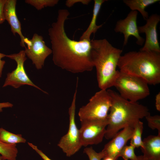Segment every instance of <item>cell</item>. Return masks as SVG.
Masks as SVG:
<instances>
[{"label": "cell", "mask_w": 160, "mask_h": 160, "mask_svg": "<svg viewBox=\"0 0 160 160\" xmlns=\"http://www.w3.org/2000/svg\"><path fill=\"white\" fill-rule=\"evenodd\" d=\"M143 123L139 121L134 126V130L130 139V145L135 148H142L143 143L142 139V135L143 130Z\"/></svg>", "instance_id": "cell-20"}, {"label": "cell", "mask_w": 160, "mask_h": 160, "mask_svg": "<svg viewBox=\"0 0 160 160\" xmlns=\"http://www.w3.org/2000/svg\"><path fill=\"white\" fill-rule=\"evenodd\" d=\"M148 84L140 77L118 71L113 86L124 99L137 102L150 94Z\"/></svg>", "instance_id": "cell-5"}, {"label": "cell", "mask_w": 160, "mask_h": 160, "mask_svg": "<svg viewBox=\"0 0 160 160\" xmlns=\"http://www.w3.org/2000/svg\"><path fill=\"white\" fill-rule=\"evenodd\" d=\"M117 67L120 71L140 77L148 84L160 83V53L131 51L121 56Z\"/></svg>", "instance_id": "cell-4"}, {"label": "cell", "mask_w": 160, "mask_h": 160, "mask_svg": "<svg viewBox=\"0 0 160 160\" xmlns=\"http://www.w3.org/2000/svg\"><path fill=\"white\" fill-rule=\"evenodd\" d=\"M91 1L90 0H67L65 1V4L67 7H70L76 3H81L84 5H87Z\"/></svg>", "instance_id": "cell-25"}, {"label": "cell", "mask_w": 160, "mask_h": 160, "mask_svg": "<svg viewBox=\"0 0 160 160\" xmlns=\"http://www.w3.org/2000/svg\"><path fill=\"white\" fill-rule=\"evenodd\" d=\"M149 127L152 130L156 129L160 133V116L159 115L151 116L149 115L145 117Z\"/></svg>", "instance_id": "cell-23"}, {"label": "cell", "mask_w": 160, "mask_h": 160, "mask_svg": "<svg viewBox=\"0 0 160 160\" xmlns=\"http://www.w3.org/2000/svg\"><path fill=\"white\" fill-rule=\"evenodd\" d=\"M13 105L9 102L0 103V112L2 111V109L4 108H12Z\"/></svg>", "instance_id": "cell-30"}, {"label": "cell", "mask_w": 160, "mask_h": 160, "mask_svg": "<svg viewBox=\"0 0 160 160\" xmlns=\"http://www.w3.org/2000/svg\"><path fill=\"white\" fill-rule=\"evenodd\" d=\"M6 0H0V24L2 23L4 21V18L3 9Z\"/></svg>", "instance_id": "cell-27"}, {"label": "cell", "mask_w": 160, "mask_h": 160, "mask_svg": "<svg viewBox=\"0 0 160 160\" xmlns=\"http://www.w3.org/2000/svg\"><path fill=\"white\" fill-rule=\"evenodd\" d=\"M137 160H151L144 157L143 155L137 156Z\"/></svg>", "instance_id": "cell-31"}, {"label": "cell", "mask_w": 160, "mask_h": 160, "mask_svg": "<svg viewBox=\"0 0 160 160\" xmlns=\"http://www.w3.org/2000/svg\"><path fill=\"white\" fill-rule=\"evenodd\" d=\"M137 11H131L125 18L119 20L116 23L114 30L116 33L123 34L124 46L127 45L130 36L136 38V43L139 45L142 46L145 41L144 39L140 36L138 31L137 23Z\"/></svg>", "instance_id": "cell-12"}, {"label": "cell", "mask_w": 160, "mask_h": 160, "mask_svg": "<svg viewBox=\"0 0 160 160\" xmlns=\"http://www.w3.org/2000/svg\"><path fill=\"white\" fill-rule=\"evenodd\" d=\"M107 90L111 97L112 103L107 117L108 124L104 137L109 140L125 127H134L140 119L150 113L146 106L137 102L126 100L113 90Z\"/></svg>", "instance_id": "cell-2"}, {"label": "cell", "mask_w": 160, "mask_h": 160, "mask_svg": "<svg viewBox=\"0 0 160 160\" xmlns=\"http://www.w3.org/2000/svg\"><path fill=\"white\" fill-rule=\"evenodd\" d=\"M6 55L0 52V78L1 77L2 70L5 63V61L2 60V59L6 57Z\"/></svg>", "instance_id": "cell-28"}, {"label": "cell", "mask_w": 160, "mask_h": 160, "mask_svg": "<svg viewBox=\"0 0 160 160\" xmlns=\"http://www.w3.org/2000/svg\"><path fill=\"white\" fill-rule=\"evenodd\" d=\"M111 97L107 90L100 89L81 107L78 116L80 122L107 118L111 105Z\"/></svg>", "instance_id": "cell-6"}, {"label": "cell", "mask_w": 160, "mask_h": 160, "mask_svg": "<svg viewBox=\"0 0 160 160\" xmlns=\"http://www.w3.org/2000/svg\"><path fill=\"white\" fill-rule=\"evenodd\" d=\"M106 0H94L92 17L90 23L86 30L83 33L80 40H86L90 41V37L92 33L95 34L103 25H97L96 21L98 15L102 4Z\"/></svg>", "instance_id": "cell-16"}, {"label": "cell", "mask_w": 160, "mask_h": 160, "mask_svg": "<svg viewBox=\"0 0 160 160\" xmlns=\"http://www.w3.org/2000/svg\"><path fill=\"white\" fill-rule=\"evenodd\" d=\"M78 82L72 101L69 108V126L67 133L60 139L57 146L68 157H70L78 152L82 147L80 143L79 130L75 121L76 101Z\"/></svg>", "instance_id": "cell-7"}, {"label": "cell", "mask_w": 160, "mask_h": 160, "mask_svg": "<svg viewBox=\"0 0 160 160\" xmlns=\"http://www.w3.org/2000/svg\"><path fill=\"white\" fill-rule=\"evenodd\" d=\"M84 153L88 156L89 160H101L105 156V154L102 151L97 153L92 147L85 148L84 149Z\"/></svg>", "instance_id": "cell-24"}, {"label": "cell", "mask_w": 160, "mask_h": 160, "mask_svg": "<svg viewBox=\"0 0 160 160\" xmlns=\"http://www.w3.org/2000/svg\"><path fill=\"white\" fill-rule=\"evenodd\" d=\"M17 0H6L3 9L4 15L5 20L10 25L11 31L14 35L16 33L20 36L21 41L20 45L25 48V37L21 31V25L16 14V6Z\"/></svg>", "instance_id": "cell-14"}, {"label": "cell", "mask_w": 160, "mask_h": 160, "mask_svg": "<svg viewBox=\"0 0 160 160\" xmlns=\"http://www.w3.org/2000/svg\"><path fill=\"white\" fill-rule=\"evenodd\" d=\"M58 0H26L25 2L34 7L38 10L44 7H54L57 4Z\"/></svg>", "instance_id": "cell-21"}, {"label": "cell", "mask_w": 160, "mask_h": 160, "mask_svg": "<svg viewBox=\"0 0 160 160\" xmlns=\"http://www.w3.org/2000/svg\"><path fill=\"white\" fill-rule=\"evenodd\" d=\"M18 150L16 144H10L0 141V154L3 160H16Z\"/></svg>", "instance_id": "cell-19"}, {"label": "cell", "mask_w": 160, "mask_h": 160, "mask_svg": "<svg viewBox=\"0 0 160 160\" xmlns=\"http://www.w3.org/2000/svg\"><path fill=\"white\" fill-rule=\"evenodd\" d=\"M28 145L33 150H34L44 160H52L41 150L39 149L36 146L29 142H28Z\"/></svg>", "instance_id": "cell-26"}, {"label": "cell", "mask_w": 160, "mask_h": 160, "mask_svg": "<svg viewBox=\"0 0 160 160\" xmlns=\"http://www.w3.org/2000/svg\"><path fill=\"white\" fill-rule=\"evenodd\" d=\"M146 21L145 25L138 27L139 33H145L146 36L145 44L140 50L160 53L157 30V25L160 21V16L156 14H153L149 17Z\"/></svg>", "instance_id": "cell-11"}, {"label": "cell", "mask_w": 160, "mask_h": 160, "mask_svg": "<svg viewBox=\"0 0 160 160\" xmlns=\"http://www.w3.org/2000/svg\"><path fill=\"white\" fill-rule=\"evenodd\" d=\"M0 141L10 144L25 143L26 140L21 134H16L9 132L2 128H0Z\"/></svg>", "instance_id": "cell-18"}, {"label": "cell", "mask_w": 160, "mask_h": 160, "mask_svg": "<svg viewBox=\"0 0 160 160\" xmlns=\"http://www.w3.org/2000/svg\"><path fill=\"white\" fill-rule=\"evenodd\" d=\"M103 159V160H115L112 158L108 156H105Z\"/></svg>", "instance_id": "cell-32"}, {"label": "cell", "mask_w": 160, "mask_h": 160, "mask_svg": "<svg viewBox=\"0 0 160 160\" xmlns=\"http://www.w3.org/2000/svg\"><path fill=\"white\" fill-rule=\"evenodd\" d=\"M25 44L27 46L24 50L26 56L37 69H41L46 59L52 54L51 49L46 45L43 37L37 33H34L31 39L25 38Z\"/></svg>", "instance_id": "cell-10"}, {"label": "cell", "mask_w": 160, "mask_h": 160, "mask_svg": "<svg viewBox=\"0 0 160 160\" xmlns=\"http://www.w3.org/2000/svg\"><path fill=\"white\" fill-rule=\"evenodd\" d=\"M133 130V127L128 126L119 131L104 145L102 151L105 156H110L117 160L121 150L130 140Z\"/></svg>", "instance_id": "cell-13"}, {"label": "cell", "mask_w": 160, "mask_h": 160, "mask_svg": "<svg viewBox=\"0 0 160 160\" xmlns=\"http://www.w3.org/2000/svg\"><path fill=\"white\" fill-rule=\"evenodd\" d=\"M79 130L80 139L82 146L97 145L101 143L105 133L108 124L107 118L81 122Z\"/></svg>", "instance_id": "cell-8"}, {"label": "cell", "mask_w": 160, "mask_h": 160, "mask_svg": "<svg viewBox=\"0 0 160 160\" xmlns=\"http://www.w3.org/2000/svg\"><path fill=\"white\" fill-rule=\"evenodd\" d=\"M6 57L15 60L17 67L12 72L7 73L3 87L10 86L17 88L22 86L27 85L33 86L47 93L35 85L26 73L24 67V63L27 59L24 50H21L17 53L6 55Z\"/></svg>", "instance_id": "cell-9"}, {"label": "cell", "mask_w": 160, "mask_h": 160, "mask_svg": "<svg viewBox=\"0 0 160 160\" xmlns=\"http://www.w3.org/2000/svg\"><path fill=\"white\" fill-rule=\"evenodd\" d=\"M0 160H3L2 157L1 155L0 154Z\"/></svg>", "instance_id": "cell-33"}, {"label": "cell", "mask_w": 160, "mask_h": 160, "mask_svg": "<svg viewBox=\"0 0 160 160\" xmlns=\"http://www.w3.org/2000/svg\"><path fill=\"white\" fill-rule=\"evenodd\" d=\"M70 15L66 9L58 10L56 21L48 30L51 44L52 60L62 69L74 73L92 71L91 40L76 41L69 38L65 24Z\"/></svg>", "instance_id": "cell-1"}, {"label": "cell", "mask_w": 160, "mask_h": 160, "mask_svg": "<svg viewBox=\"0 0 160 160\" xmlns=\"http://www.w3.org/2000/svg\"><path fill=\"white\" fill-rule=\"evenodd\" d=\"M143 142V146L141 149L143 156L151 160H160V133L149 135Z\"/></svg>", "instance_id": "cell-15"}, {"label": "cell", "mask_w": 160, "mask_h": 160, "mask_svg": "<svg viewBox=\"0 0 160 160\" xmlns=\"http://www.w3.org/2000/svg\"><path fill=\"white\" fill-rule=\"evenodd\" d=\"M159 1V0H124L123 2L131 11H138L143 19L146 20L149 16L148 13L145 10V8Z\"/></svg>", "instance_id": "cell-17"}, {"label": "cell", "mask_w": 160, "mask_h": 160, "mask_svg": "<svg viewBox=\"0 0 160 160\" xmlns=\"http://www.w3.org/2000/svg\"><path fill=\"white\" fill-rule=\"evenodd\" d=\"M91 43L92 61L96 68L98 87L107 90L113 86L122 50L113 47L106 39H92Z\"/></svg>", "instance_id": "cell-3"}, {"label": "cell", "mask_w": 160, "mask_h": 160, "mask_svg": "<svg viewBox=\"0 0 160 160\" xmlns=\"http://www.w3.org/2000/svg\"><path fill=\"white\" fill-rule=\"evenodd\" d=\"M155 107L156 109L160 111V92H159L155 97Z\"/></svg>", "instance_id": "cell-29"}, {"label": "cell", "mask_w": 160, "mask_h": 160, "mask_svg": "<svg viewBox=\"0 0 160 160\" xmlns=\"http://www.w3.org/2000/svg\"><path fill=\"white\" fill-rule=\"evenodd\" d=\"M135 148L133 146L125 145L120 151L118 157H121L124 160H137V156L135 153Z\"/></svg>", "instance_id": "cell-22"}]
</instances>
